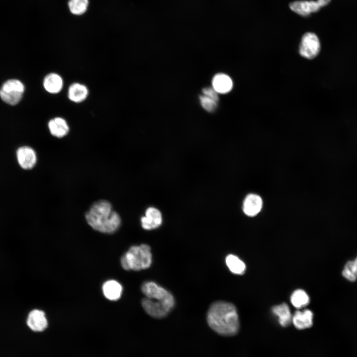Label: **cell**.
<instances>
[{"mask_svg":"<svg viewBox=\"0 0 357 357\" xmlns=\"http://www.w3.org/2000/svg\"><path fill=\"white\" fill-rule=\"evenodd\" d=\"M291 300L295 307L300 308L308 304L309 298L304 291L299 289L295 291L292 294Z\"/></svg>","mask_w":357,"mask_h":357,"instance_id":"obj_20","label":"cell"},{"mask_svg":"<svg viewBox=\"0 0 357 357\" xmlns=\"http://www.w3.org/2000/svg\"><path fill=\"white\" fill-rule=\"evenodd\" d=\"M262 207L261 198L257 194H249L244 200L242 209L245 215L253 217L261 211Z\"/></svg>","mask_w":357,"mask_h":357,"instance_id":"obj_14","label":"cell"},{"mask_svg":"<svg viewBox=\"0 0 357 357\" xmlns=\"http://www.w3.org/2000/svg\"><path fill=\"white\" fill-rule=\"evenodd\" d=\"M320 50V42L315 34L308 32L302 36L299 49L302 57L312 59L318 54Z\"/></svg>","mask_w":357,"mask_h":357,"instance_id":"obj_6","label":"cell"},{"mask_svg":"<svg viewBox=\"0 0 357 357\" xmlns=\"http://www.w3.org/2000/svg\"><path fill=\"white\" fill-rule=\"evenodd\" d=\"M141 291L145 296L142 300V307L150 316L155 318L165 317L173 308L175 300L172 295L154 282L144 283Z\"/></svg>","mask_w":357,"mask_h":357,"instance_id":"obj_2","label":"cell"},{"mask_svg":"<svg viewBox=\"0 0 357 357\" xmlns=\"http://www.w3.org/2000/svg\"><path fill=\"white\" fill-rule=\"evenodd\" d=\"M213 89L220 94H226L233 88V84L231 78L224 73H218L212 79Z\"/></svg>","mask_w":357,"mask_h":357,"instance_id":"obj_15","label":"cell"},{"mask_svg":"<svg viewBox=\"0 0 357 357\" xmlns=\"http://www.w3.org/2000/svg\"><path fill=\"white\" fill-rule=\"evenodd\" d=\"M43 85L45 90L53 95L60 93L64 85L62 77L56 72H50L47 74L43 79Z\"/></svg>","mask_w":357,"mask_h":357,"instance_id":"obj_10","label":"cell"},{"mask_svg":"<svg viewBox=\"0 0 357 357\" xmlns=\"http://www.w3.org/2000/svg\"><path fill=\"white\" fill-rule=\"evenodd\" d=\"M292 10L303 16L318 11L321 8L318 1L313 0H298L290 4Z\"/></svg>","mask_w":357,"mask_h":357,"instance_id":"obj_11","label":"cell"},{"mask_svg":"<svg viewBox=\"0 0 357 357\" xmlns=\"http://www.w3.org/2000/svg\"><path fill=\"white\" fill-rule=\"evenodd\" d=\"M26 322L30 329L35 332H42L48 326L45 312L37 309H33L29 313Z\"/></svg>","mask_w":357,"mask_h":357,"instance_id":"obj_8","label":"cell"},{"mask_svg":"<svg viewBox=\"0 0 357 357\" xmlns=\"http://www.w3.org/2000/svg\"><path fill=\"white\" fill-rule=\"evenodd\" d=\"M16 157L18 165L24 170L32 169L37 163L36 153L32 147L28 146L18 147L16 151Z\"/></svg>","mask_w":357,"mask_h":357,"instance_id":"obj_7","label":"cell"},{"mask_svg":"<svg viewBox=\"0 0 357 357\" xmlns=\"http://www.w3.org/2000/svg\"><path fill=\"white\" fill-rule=\"evenodd\" d=\"M102 290L104 295L107 299L110 300H117L121 296L122 288L119 282L112 280L104 283Z\"/></svg>","mask_w":357,"mask_h":357,"instance_id":"obj_17","label":"cell"},{"mask_svg":"<svg viewBox=\"0 0 357 357\" xmlns=\"http://www.w3.org/2000/svg\"><path fill=\"white\" fill-rule=\"evenodd\" d=\"M331 0H317L321 7L328 4Z\"/></svg>","mask_w":357,"mask_h":357,"instance_id":"obj_25","label":"cell"},{"mask_svg":"<svg viewBox=\"0 0 357 357\" xmlns=\"http://www.w3.org/2000/svg\"><path fill=\"white\" fill-rule=\"evenodd\" d=\"M207 320L212 330L223 336H233L239 329L236 308L230 302L219 301L212 303L207 312Z\"/></svg>","mask_w":357,"mask_h":357,"instance_id":"obj_1","label":"cell"},{"mask_svg":"<svg viewBox=\"0 0 357 357\" xmlns=\"http://www.w3.org/2000/svg\"><path fill=\"white\" fill-rule=\"evenodd\" d=\"M342 275L351 282H354L357 279V256L355 260L346 263L342 271Z\"/></svg>","mask_w":357,"mask_h":357,"instance_id":"obj_21","label":"cell"},{"mask_svg":"<svg viewBox=\"0 0 357 357\" xmlns=\"http://www.w3.org/2000/svg\"><path fill=\"white\" fill-rule=\"evenodd\" d=\"M162 217L160 211L153 207L147 209L145 215L141 219L142 228L145 230H152L159 227L162 224Z\"/></svg>","mask_w":357,"mask_h":357,"instance_id":"obj_12","label":"cell"},{"mask_svg":"<svg viewBox=\"0 0 357 357\" xmlns=\"http://www.w3.org/2000/svg\"><path fill=\"white\" fill-rule=\"evenodd\" d=\"M199 98L202 107L206 111L210 112L214 111L216 108L218 101L203 95L200 96Z\"/></svg>","mask_w":357,"mask_h":357,"instance_id":"obj_23","label":"cell"},{"mask_svg":"<svg viewBox=\"0 0 357 357\" xmlns=\"http://www.w3.org/2000/svg\"><path fill=\"white\" fill-rule=\"evenodd\" d=\"M313 313L308 309L297 311L292 317V322L298 329H304L312 325Z\"/></svg>","mask_w":357,"mask_h":357,"instance_id":"obj_16","label":"cell"},{"mask_svg":"<svg viewBox=\"0 0 357 357\" xmlns=\"http://www.w3.org/2000/svg\"><path fill=\"white\" fill-rule=\"evenodd\" d=\"M68 5L71 13L76 15H81L87 9L88 0H69Z\"/></svg>","mask_w":357,"mask_h":357,"instance_id":"obj_22","label":"cell"},{"mask_svg":"<svg viewBox=\"0 0 357 357\" xmlns=\"http://www.w3.org/2000/svg\"><path fill=\"white\" fill-rule=\"evenodd\" d=\"M226 263L230 270L234 274H243L245 271L244 263L236 255H228L226 258Z\"/></svg>","mask_w":357,"mask_h":357,"instance_id":"obj_19","label":"cell"},{"mask_svg":"<svg viewBox=\"0 0 357 357\" xmlns=\"http://www.w3.org/2000/svg\"><path fill=\"white\" fill-rule=\"evenodd\" d=\"M202 93L203 95L212 98L217 101L219 100L218 93L213 87H207L203 89Z\"/></svg>","mask_w":357,"mask_h":357,"instance_id":"obj_24","label":"cell"},{"mask_svg":"<svg viewBox=\"0 0 357 357\" xmlns=\"http://www.w3.org/2000/svg\"><path fill=\"white\" fill-rule=\"evenodd\" d=\"M25 87L17 79H9L5 82L0 89V97L5 103L14 106L21 100Z\"/></svg>","mask_w":357,"mask_h":357,"instance_id":"obj_5","label":"cell"},{"mask_svg":"<svg viewBox=\"0 0 357 357\" xmlns=\"http://www.w3.org/2000/svg\"><path fill=\"white\" fill-rule=\"evenodd\" d=\"M272 311L279 318V321L281 326L286 327L292 321L290 310L287 304L284 303L275 306L273 307Z\"/></svg>","mask_w":357,"mask_h":357,"instance_id":"obj_18","label":"cell"},{"mask_svg":"<svg viewBox=\"0 0 357 357\" xmlns=\"http://www.w3.org/2000/svg\"><path fill=\"white\" fill-rule=\"evenodd\" d=\"M67 95L71 102L79 104L86 100L89 95V90L85 84L75 82L69 86Z\"/></svg>","mask_w":357,"mask_h":357,"instance_id":"obj_9","label":"cell"},{"mask_svg":"<svg viewBox=\"0 0 357 357\" xmlns=\"http://www.w3.org/2000/svg\"><path fill=\"white\" fill-rule=\"evenodd\" d=\"M151 262L150 247L145 244L130 247L120 259L121 266L126 270L145 269L150 267Z\"/></svg>","mask_w":357,"mask_h":357,"instance_id":"obj_4","label":"cell"},{"mask_svg":"<svg viewBox=\"0 0 357 357\" xmlns=\"http://www.w3.org/2000/svg\"><path fill=\"white\" fill-rule=\"evenodd\" d=\"M48 126L51 134L57 138L63 137L69 131L67 121L61 117L51 119L48 122Z\"/></svg>","mask_w":357,"mask_h":357,"instance_id":"obj_13","label":"cell"},{"mask_svg":"<svg viewBox=\"0 0 357 357\" xmlns=\"http://www.w3.org/2000/svg\"><path fill=\"white\" fill-rule=\"evenodd\" d=\"M88 225L94 230L106 234H112L119 228L121 220L111 204L101 200L93 203L85 214Z\"/></svg>","mask_w":357,"mask_h":357,"instance_id":"obj_3","label":"cell"}]
</instances>
